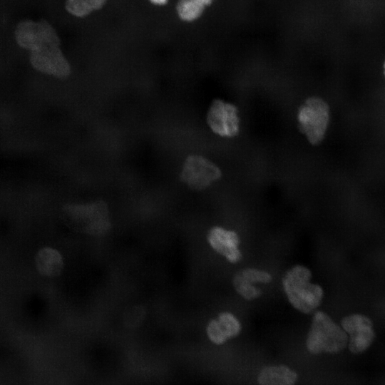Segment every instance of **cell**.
Instances as JSON below:
<instances>
[{"label":"cell","mask_w":385,"mask_h":385,"mask_svg":"<svg viewBox=\"0 0 385 385\" xmlns=\"http://www.w3.org/2000/svg\"><path fill=\"white\" fill-rule=\"evenodd\" d=\"M310 270L302 265H295L284 273L282 285L289 304L297 310L309 314L321 304L324 292L321 286L311 281Z\"/></svg>","instance_id":"6da1fadb"},{"label":"cell","mask_w":385,"mask_h":385,"mask_svg":"<svg viewBox=\"0 0 385 385\" xmlns=\"http://www.w3.org/2000/svg\"><path fill=\"white\" fill-rule=\"evenodd\" d=\"M61 216L71 229L93 236H101L111 229L106 203L98 200L86 205L67 204L62 208Z\"/></svg>","instance_id":"7a4b0ae2"},{"label":"cell","mask_w":385,"mask_h":385,"mask_svg":"<svg viewBox=\"0 0 385 385\" xmlns=\"http://www.w3.org/2000/svg\"><path fill=\"white\" fill-rule=\"evenodd\" d=\"M348 344V337L341 325L327 314L316 311L306 340L308 351L314 354H337Z\"/></svg>","instance_id":"3957f363"},{"label":"cell","mask_w":385,"mask_h":385,"mask_svg":"<svg viewBox=\"0 0 385 385\" xmlns=\"http://www.w3.org/2000/svg\"><path fill=\"white\" fill-rule=\"evenodd\" d=\"M298 120L301 131L312 144H318L324 138L329 120L327 104L318 98H310L300 107Z\"/></svg>","instance_id":"277c9868"},{"label":"cell","mask_w":385,"mask_h":385,"mask_svg":"<svg viewBox=\"0 0 385 385\" xmlns=\"http://www.w3.org/2000/svg\"><path fill=\"white\" fill-rule=\"evenodd\" d=\"M15 38L21 48L31 52L46 46H60L56 31L46 21L21 22L16 27Z\"/></svg>","instance_id":"5b68a950"},{"label":"cell","mask_w":385,"mask_h":385,"mask_svg":"<svg viewBox=\"0 0 385 385\" xmlns=\"http://www.w3.org/2000/svg\"><path fill=\"white\" fill-rule=\"evenodd\" d=\"M220 177L218 167L207 159L196 155L186 159L180 174L181 180L195 190L207 188Z\"/></svg>","instance_id":"8992f818"},{"label":"cell","mask_w":385,"mask_h":385,"mask_svg":"<svg viewBox=\"0 0 385 385\" xmlns=\"http://www.w3.org/2000/svg\"><path fill=\"white\" fill-rule=\"evenodd\" d=\"M341 326L347 334L349 351L359 354L366 351L375 339L372 321L361 314L348 315L342 320Z\"/></svg>","instance_id":"52a82bcc"},{"label":"cell","mask_w":385,"mask_h":385,"mask_svg":"<svg viewBox=\"0 0 385 385\" xmlns=\"http://www.w3.org/2000/svg\"><path fill=\"white\" fill-rule=\"evenodd\" d=\"M207 241L210 247L228 262L236 264L241 260L240 237L236 231L213 226L207 232Z\"/></svg>","instance_id":"ba28073f"},{"label":"cell","mask_w":385,"mask_h":385,"mask_svg":"<svg viewBox=\"0 0 385 385\" xmlns=\"http://www.w3.org/2000/svg\"><path fill=\"white\" fill-rule=\"evenodd\" d=\"M30 62L36 70L56 77H66L71 71L60 46H46L31 51Z\"/></svg>","instance_id":"9c48e42d"},{"label":"cell","mask_w":385,"mask_h":385,"mask_svg":"<svg viewBox=\"0 0 385 385\" xmlns=\"http://www.w3.org/2000/svg\"><path fill=\"white\" fill-rule=\"evenodd\" d=\"M211 129L222 136L232 137L238 132L239 120L236 108L222 101H215L207 114Z\"/></svg>","instance_id":"30bf717a"},{"label":"cell","mask_w":385,"mask_h":385,"mask_svg":"<svg viewBox=\"0 0 385 385\" xmlns=\"http://www.w3.org/2000/svg\"><path fill=\"white\" fill-rule=\"evenodd\" d=\"M239 319L231 312H220L216 319H211L207 326V334L213 343L222 344L235 337L241 331Z\"/></svg>","instance_id":"8fae6325"},{"label":"cell","mask_w":385,"mask_h":385,"mask_svg":"<svg viewBox=\"0 0 385 385\" xmlns=\"http://www.w3.org/2000/svg\"><path fill=\"white\" fill-rule=\"evenodd\" d=\"M297 379V373L287 366H270L261 370L258 382L260 385H294Z\"/></svg>","instance_id":"7c38bea8"},{"label":"cell","mask_w":385,"mask_h":385,"mask_svg":"<svg viewBox=\"0 0 385 385\" xmlns=\"http://www.w3.org/2000/svg\"><path fill=\"white\" fill-rule=\"evenodd\" d=\"M36 265L42 275L49 277L58 276L63 267L61 254L51 247H45L39 250L36 255Z\"/></svg>","instance_id":"4fadbf2b"},{"label":"cell","mask_w":385,"mask_h":385,"mask_svg":"<svg viewBox=\"0 0 385 385\" xmlns=\"http://www.w3.org/2000/svg\"><path fill=\"white\" fill-rule=\"evenodd\" d=\"M214 0H178L175 11L178 18L187 23L199 19Z\"/></svg>","instance_id":"5bb4252c"},{"label":"cell","mask_w":385,"mask_h":385,"mask_svg":"<svg viewBox=\"0 0 385 385\" xmlns=\"http://www.w3.org/2000/svg\"><path fill=\"white\" fill-rule=\"evenodd\" d=\"M106 3V0H66L65 9L71 16L82 19L101 9Z\"/></svg>","instance_id":"9a60e30c"},{"label":"cell","mask_w":385,"mask_h":385,"mask_svg":"<svg viewBox=\"0 0 385 385\" xmlns=\"http://www.w3.org/2000/svg\"><path fill=\"white\" fill-rule=\"evenodd\" d=\"M232 285L236 292L246 300L256 299L262 294L260 287L247 280L238 272L232 278Z\"/></svg>","instance_id":"2e32d148"},{"label":"cell","mask_w":385,"mask_h":385,"mask_svg":"<svg viewBox=\"0 0 385 385\" xmlns=\"http://www.w3.org/2000/svg\"><path fill=\"white\" fill-rule=\"evenodd\" d=\"M238 272L247 280L256 285L269 284L272 279V276L269 272L255 267H246Z\"/></svg>","instance_id":"e0dca14e"},{"label":"cell","mask_w":385,"mask_h":385,"mask_svg":"<svg viewBox=\"0 0 385 385\" xmlns=\"http://www.w3.org/2000/svg\"><path fill=\"white\" fill-rule=\"evenodd\" d=\"M152 4L157 6H163L168 4L169 0H148Z\"/></svg>","instance_id":"ac0fdd59"},{"label":"cell","mask_w":385,"mask_h":385,"mask_svg":"<svg viewBox=\"0 0 385 385\" xmlns=\"http://www.w3.org/2000/svg\"><path fill=\"white\" fill-rule=\"evenodd\" d=\"M384 75H385V62H384Z\"/></svg>","instance_id":"d6986e66"}]
</instances>
